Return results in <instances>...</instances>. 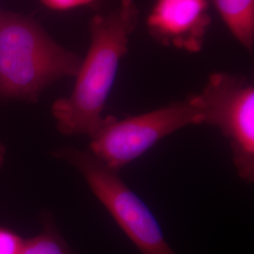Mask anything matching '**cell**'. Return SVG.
I'll return each mask as SVG.
<instances>
[{
  "mask_svg": "<svg viewBox=\"0 0 254 254\" xmlns=\"http://www.w3.org/2000/svg\"><path fill=\"white\" fill-rule=\"evenodd\" d=\"M138 18L135 0H120L115 9L91 19L90 47L75 74L73 91L52 106L61 133L91 137L102 126L103 111Z\"/></svg>",
  "mask_w": 254,
  "mask_h": 254,
  "instance_id": "cell-1",
  "label": "cell"
},
{
  "mask_svg": "<svg viewBox=\"0 0 254 254\" xmlns=\"http://www.w3.org/2000/svg\"><path fill=\"white\" fill-rule=\"evenodd\" d=\"M80 64L36 21L0 9V95L36 100L50 84L75 76Z\"/></svg>",
  "mask_w": 254,
  "mask_h": 254,
  "instance_id": "cell-2",
  "label": "cell"
},
{
  "mask_svg": "<svg viewBox=\"0 0 254 254\" xmlns=\"http://www.w3.org/2000/svg\"><path fill=\"white\" fill-rule=\"evenodd\" d=\"M192 125H201L196 94L136 116H106L91 137L90 152L119 173L164 137Z\"/></svg>",
  "mask_w": 254,
  "mask_h": 254,
  "instance_id": "cell-3",
  "label": "cell"
},
{
  "mask_svg": "<svg viewBox=\"0 0 254 254\" xmlns=\"http://www.w3.org/2000/svg\"><path fill=\"white\" fill-rule=\"evenodd\" d=\"M79 171L91 191L141 254H177L145 202L91 152L73 147L55 153Z\"/></svg>",
  "mask_w": 254,
  "mask_h": 254,
  "instance_id": "cell-4",
  "label": "cell"
},
{
  "mask_svg": "<svg viewBox=\"0 0 254 254\" xmlns=\"http://www.w3.org/2000/svg\"><path fill=\"white\" fill-rule=\"evenodd\" d=\"M201 125L218 127L229 140L233 163L243 181L254 182V86L230 73H211L196 94Z\"/></svg>",
  "mask_w": 254,
  "mask_h": 254,
  "instance_id": "cell-5",
  "label": "cell"
},
{
  "mask_svg": "<svg viewBox=\"0 0 254 254\" xmlns=\"http://www.w3.org/2000/svg\"><path fill=\"white\" fill-rule=\"evenodd\" d=\"M211 23L209 0H155L146 25L162 46L198 53Z\"/></svg>",
  "mask_w": 254,
  "mask_h": 254,
  "instance_id": "cell-6",
  "label": "cell"
},
{
  "mask_svg": "<svg viewBox=\"0 0 254 254\" xmlns=\"http://www.w3.org/2000/svg\"><path fill=\"white\" fill-rule=\"evenodd\" d=\"M230 33L253 52L254 46V0H211Z\"/></svg>",
  "mask_w": 254,
  "mask_h": 254,
  "instance_id": "cell-7",
  "label": "cell"
},
{
  "mask_svg": "<svg viewBox=\"0 0 254 254\" xmlns=\"http://www.w3.org/2000/svg\"><path fill=\"white\" fill-rule=\"evenodd\" d=\"M19 254H72L71 250L51 224L38 236L25 240Z\"/></svg>",
  "mask_w": 254,
  "mask_h": 254,
  "instance_id": "cell-8",
  "label": "cell"
},
{
  "mask_svg": "<svg viewBox=\"0 0 254 254\" xmlns=\"http://www.w3.org/2000/svg\"><path fill=\"white\" fill-rule=\"evenodd\" d=\"M25 240L7 228L0 227V254H19Z\"/></svg>",
  "mask_w": 254,
  "mask_h": 254,
  "instance_id": "cell-9",
  "label": "cell"
},
{
  "mask_svg": "<svg viewBox=\"0 0 254 254\" xmlns=\"http://www.w3.org/2000/svg\"><path fill=\"white\" fill-rule=\"evenodd\" d=\"M48 9L65 11L94 5L98 0H40Z\"/></svg>",
  "mask_w": 254,
  "mask_h": 254,
  "instance_id": "cell-10",
  "label": "cell"
},
{
  "mask_svg": "<svg viewBox=\"0 0 254 254\" xmlns=\"http://www.w3.org/2000/svg\"><path fill=\"white\" fill-rule=\"evenodd\" d=\"M4 154H5V150H4V147L0 144V167L3 163V160H4Z\"/></svg>",
  "mask_w": 254,
  "mask_h": 254,
  "instance_id": "cell-11",
  "label": "cell"
}]
</instances>
